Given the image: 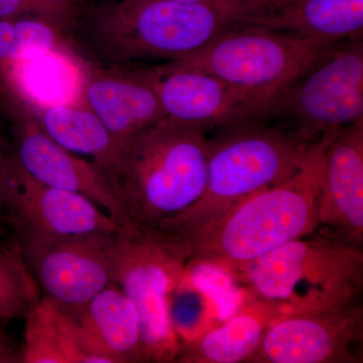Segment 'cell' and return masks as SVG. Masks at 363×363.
<instances>
[{"instance_id":"cell-25","label":"cell","mask_w":363,"mask_h":363,"mask_svg":"<svg viewBox=\"0 0 363 363\" xmlns=\"http://www.w3.org/2000/svg\"><path fill=\"white\" fill-rule=\"evenodd\" d=\"M11 156H6L0 149V216H2L6 206L7 178Z\"/></svg>"},{"instance_id":"cell-4","label":"cell","mask_w":363,"mask_h":363,"mask_svg":"<svg viewBox=\"0 0 363 363\" xmlns=\"http://www.w3.org/2000/svg\"><path fill=\"white\" fill-rule=\"evenodd\" d=\"M217 130L208 138L207 183L202 197L162 231L177 240L213 223L253 193L292 176L310 145L267 121Z\"/></svg>"},{"instance_id":"cell-1","label":"cell","mask_w":363,"mask_h":363,"mask_svg":"<svg viewBox=\"0 0 363 363\" xmlns=\"http://www.w3.org/2000/svg\"><path fill=\"white\" fill-rule=\"evenodd\" d=\"M327 138L312 143L297 171L253 193L186 240L188 264L235 274L253 260L316 231Z\"/></svg>"},{"instance_id":"cell-11","label":"cell","mask_w":363,"mask_h":363,"mask_svg":"<svg viewBox=\"0 0 363 363\" xmlns=\"http://www.w3.org/2000/svg\"><path fill=\"white\" fill-rule=\"evenodd\" d=\"M167 121L201 128L267 121L274 105L247 94L207 72L175 62L145 68Z\"/></svg>"},{"instance_id":"cell-22","label":"cell","mask_w":363,"mask_h":363,"mask_svg":"<svg viewBox=\"0 0 363 363\" xmlns=\"http://www.w3.org/2000/svg\"><path fill=\"white\" fill-rule=\"evenodd\" d=\"M66 28L40 16L0 20V63L71 47Z\"/></svg>"},{"instance_id":"cell-5","label":"cell","mask_w":363,"mask_h":363,"mask_svg":"<svg viewBox=\"0 0 363 363\" xmlns=\"http://www.w3.org/2000/svg\"><path fill=\"white\" fill-rule=\"evenodd\" d=\"M234 274L278 318L323 309L360 300L363 250L314 231Z\"/></svg>"},{"instance_id":"cell-20","label":"cell","mask_w":363,"mask_h":363,"mask_svg":"<svg viewBox=\"0 0 363 363\" xmlns=\"http://www.w3.org/2000/svg\"><path fill=\"white\" fill-rule=\"evenodd\" d=\"M26 111L54 142L78 156L90 157L111 175L119 147L84 102Z\"/></svg>"},{"instance_id":"cell-16","label":"cell","mask_w":363,"mask_h":363,"mask_svg":"<svg viewBox=\"0 0 363 363\" xmlns=\"http://www.w3.org/2000/svg\"><path fill=\"white\" fill-rule=\"evenodd\" d=\"M90 66L71 47L0 63V75L26 111L83 102Z\"/></svg>"},{"instance_id":"cell-13","label":"cell","mask_w":363,"mask_h":363,"mask_svg":"<svg viewBox=\"0 0 363 363\" xmlns=\"http://www.w3.org/2000/svg\"><path fill=\"white\" fill-rule=\"evenodd\" d=\"M18 107L13 157L21 168L45 185L84 196L125 230L138 228L106 172L96 162L82 159L54 142L28 111Z\"/></svg>"},{"instance_id":"cell-26","label":"cell","mask_w":363,"mask_h":363,"mask_svg":"<svg viewBox=\"0 0 363 363\" xmlns=\"http://www.w3.org/2000/svg\"><path fill=\"white\" fill-rule=\"evenodd\" d=\"M172 1L189 4H208V6L222 7V9L234 11L240 16V18L241 16V9L236 0H172Z\"/></svg>"},{"instance_id":"cell-27","label":"cell","mask_w":363,"mask_h":363,"mask_svg":"<svg viewBox=\"0 0 363 363\" xmlns=\"http://www.w3.org/2000/svg\"><path fill=\"white\" fill-rule=\"evenodd\" d=\"M236 1L240 4L241 16H242V14L247 13L248 11H252L253 9L267 6V4H272V2L276 1V0H236ZM238 20H240V18H238ZM236 23H238V21H236Z\"/></svg>"},{"instance_id":"cell-23","label":"cell","mask_w":363,"mask_h":363,"mask_svg":"<svg viewBox=\"0 0 363 363\" xmlns=\"http://www.w3.org/2000/svg\"><path fill=\"white\" fill-rule=\"evenodd\" d=\"M40 298L39 284L20 245L11 250L0 248V320L25 318Z\"/></svg>"},{"instance_id":"cell-6","label":"cell","mask_w":363,"mask_h":363,"mask_svg":"<svg viewBox=\"0 0 363 363\" xmlns=\"http://www.w3.org/2000/svg\"><path fill=\"white\" fill-rule=\"evenodd\" d=\"M187 264L185 247L167 234L138 227L117 235L112 281L138 310L143 362H176L182 342L169 303Z\"/></svg>"},{"instance_id":"cell-10","label":"cell","mask_w":363,"mask_h":363,"mask_svg":"<svg viewBox=\"0 0 363 363\" xmlns=\"http://www.w3.org/2000/svg\"><path fill=\"white\" fill-rule=\"evenodd\" d=\"M21 248L81 234L125 230L84 196L45 185L11 156L6 206Z\"/></svg>"},{"instance_id":"cell-28","label":"cell","mask_w":363,"mask_h":363,"mask_svg":"<svg viewBox=\"0 0 363 363\" xmlns=\"http://www.w3.org/2000/svg\"><path fill=\"white\" fill-rule=\"evenodd\" d=\"M55 1L60 2V4H68V6H74L76 0H55Z\"/></svg>"},{"instance_id":"cell-9","label":"cell","mask_w":363,"mask_h":363,"mask_svg":"<svg viewBox=\"0 0 363 363\" xmlns=\"http://www.w3.org/2000/svg\"><path fill=\"white\" fill-rule=\"evenodd\" d=\"M362 343L359 300L277 318L247 363H362Z\"/></svg>"},{"instance_id":"cell-24","label":"cell","mask_w":363,"mask_h":363,"mask_svg":"<svg viewBox=\"0 0 363 363\" xmlns=\"http://www.w3.org/2000/svg\"><path fill=\"white\" fill-rule=\"evenodd\" d=\"M40 16L68 28L75 18V6L55 0H0V20Z\"/></svg>"},{"instance_id":"cell-12","label":"cell","mask_w":363,"mask_h":363,"mask_svg":"<svg viewBox=\"0 0 363 363\" xmlns=\"http://www.w3.org/2000/svg\"><path fill=\"white\" fill-rule=\"evenodd\" d=\"M119 233L81 234L21 250L45 296L76 314L113 283L114 245Z\"/></svg>"},{"instance_id":"cell-19","label":"cell","mask_w":363,"mask_h":363,"mask_svg":"<svg viewBox=\"0 0 363 363\" xmlns=\"http://www.w3.org/2000/svg\"><path fill=\"white\" fill-rule=\"evenodd\" d=\"M220 326L186 343L177 355L179 363H242L255 354L269 325L277 319L269 306L259 302Z\"/></svg>"},{"instance_id":"cell-18","label":"cell","mask_w":363,"mask_h":363,"mask_svg":"<svg viewBox=\"0 0 363 363\" xmlns=\"http://www.w3.org/2000/svg\"><path fill=\"white\" fill-rule=\"evenodd\" d=\"M72 316L83 348L97 363L143 362L138 310L116 284Z\"/></svg>"},{"instance_id":"cell-2","label":"cell","mask_w":363,"mask_h":363,"mask_svg":"<svg viewBox=\"0 0 363 363\" xmlns=\"http://www.w3.org/2000/svg\"><path fill=\"white\" fill-rule=\"evenodd\" d=\"M207 130L164 121L119 147L109 178L136 226L167 228L204 193Z\"/></svg>"},{"instance_id":"cell-17","label":"cell","mask_w":363,"mask_h":363,"mask_svg":"<svg viewBox=\"0 0 363 363\" xmlns=\"http://www.w3.org/2000/svg\"><path fill=\"white\" fill-rule=\"evenodd\" d=\"M235 25L330 43L362 40L363 0H276L242 14Z\"/></svg>"},{"instance_id":"cell-15","label":"cell","mask_w":363,"mask_h":363,"mask_svg":"<svg viewBox=\"0 0 363 363\" xmlns=\"http://www.w3.org/2000/svg\"><path fill=\"white\" fill-rule=\"evenodd\" d=\"M83 102L104 123L119 147L167 119L145 69L90 66Z\"/></svg>"},{"instance_id":"cell-8","label":"cell","mask_w":363,"mask_h":363,"mask_svg":"<svg viewBox=\"0 0 363 363\" xmlns=\"http://www.w3.org/2000/svg\"><path fill=\"white\" fill-rule=\"evenodd\" d=\"M272 118L307 145L362 121V40L325 48L279 97Z\"/></svg>"},{"instance_id":"cell-3","label":"cell","mask_w":363,"mask_h":363,"mask_svg":"<svg viewBox=\"0 0 363 363\" xmlns=\"http://www.w3.org/2000/svg\"><path fill=\"white\" fill-rule=\"evenodd\" d=\"M240 16L208 4L172 0H116L93 9L86 39L102 63L125 67L143 60L175 61L197 52Z\"/></svg>"},{"instance_id":"cell-14","label":"cell","mask_w":363,"mask_h":363,"mask_svg":"<svg viewBox=\"0 0 363 363\" xmlns=\"http://www.w3.org/2000/svg\"><path fill=\"white\" fill-rule=\"evenodd\" d=\"M316 231L363 250V119L327 136Z\"/></svg>"},{"instance_id":"cell-7","label":"cell","mask_w":363,"mask_h":363,"mask_svg":"<svg viewBox=\"0 0 363 363\" xmlns=\"http://www.w3.org/2000/svg\"><path fill=\"white\" fill-rule=\"evenodd\" d=\"M331 44L262 26L234 25L197 52L173 62L207 72L274 109L283 93Z\"/></svg>"},{"instance_id":"cell-21","label":"cell","mask_w":363,"mask_h":363,"mask_svg":"<svg viewBox=\"0 0 363 363\" xmlns=\"http://www.w3.org/2000/svg\"><path fill=\"white\" fill-rule=\"evenodd\" d=\"M25 319L21 362L97 363L83 348L71 313L51 298H40Z\"/></svg>"}]
</instances>
